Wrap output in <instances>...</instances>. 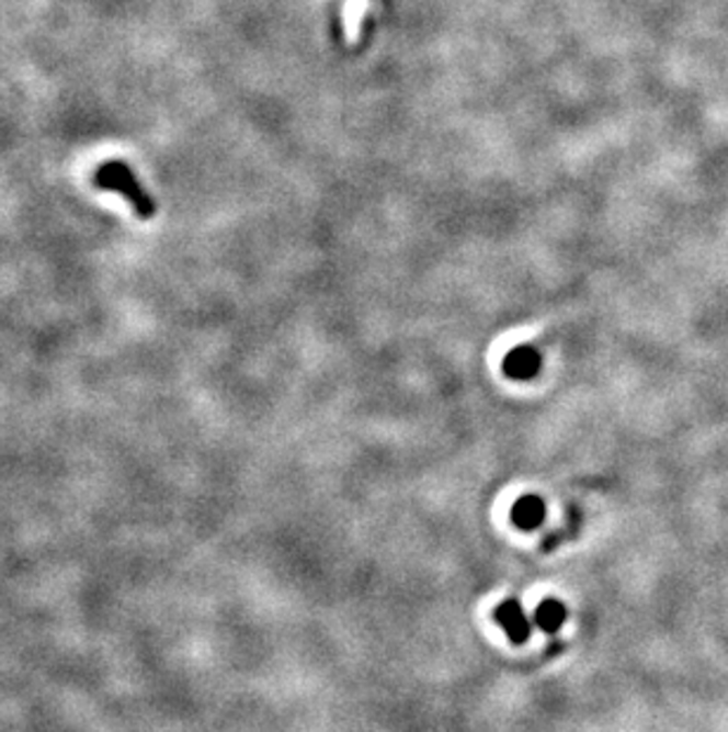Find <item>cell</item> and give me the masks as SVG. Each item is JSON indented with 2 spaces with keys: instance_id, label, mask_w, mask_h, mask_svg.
Listing matches in <instances>:
<instances>
[{
  "instance_id": "obj_1",
  "label": "cell",
  "mask_w": 728,
  "mask_h": 732,
  "mask_svg": "<svg viewBox=\"0 0 728 732\" xmlns=\"http://www.w3.org/2000/svg\"><path fill=\"white\" fill-rule=\"evenodd\" d=\"M95 185L100 190H107V192H116L124 200H128V204L133 206V212L138 214L140 218H151L157 214V202L155 198L149 195V192L143 188V183L138 181V176L133 173V169L128 167L126 161H104L98 167L95 171Z\"/></svg>"
},
{
  "instance_id": "obj_2",
  "label": "cell",
  "mask_w": 728,
  "mask_h": 732,
  "mask_svg": "<svg viewBox=\"0 0 728 732\" xmlns=\"http://www.w3.org/2000/svg\"><path fill=\"white\" fill-rule=\"evenodd\" d=\"M494 617L499 621V626H502V629L507 631V635L513 640V642H525L527 635H530V621L525 617V611L523 607L515 603V600H507L497 607L494 611Z\"/></svg>"
},
{
  "instance_id": "obj_3",
  "label": "cell",
  "mask_w": 728,
  "mask_h": 732,
  "mask_svg": "<svg viewBox=\"0 0 728 732\" xmlns=\"http://www.w3.org/2000/svg\"><path fill=\"white\" fill-rule=\"evenodd\" d=\"M544 500L537 498V496H523L521 500H515L513 505V521H515V527H521L525 531L530 529H535L542 525V519H544Z\"/></svg>"
},
{
  "instance_id": "obj_4",
  "label": "cell",
  "mask_w": 728,
  "mask_h": 732,
  "mask_svg": "<svg viewBox=\"0 0 728 732\" xmlns=\"http://www.w3.org/2000/svg\"><path fill=\"white\" fill-rule=\"evenodd\" d=\"M537 368H539V358L530 349H513L504 361L507 375L515 380H530L537 372Z\"/></svg>"
},
{
  "instance_id": "obj_5",
  "label": "cell",
  "mask_w": 728,
  "mask_h": 732,
  "mask_svg": "<svg viewBox=\"0 0 728 732\" xmlns=\"http://www.w3.org/2000/svg\"><path fill=\"white\" fill-rule=\"evenodd\" d=\"M369 10V0H345L343 5V32H345V41L357 43L360 41V29H362V20L364 14Z\"/></svg>"
},
{
  "instance_id": "obj_6",
  "label": "cell",
  "mask_w": 728,
  "mask_h": 732,
  "mask_svg": "<svg viewBox=\"0 0 728 732\" xmlns=\"http://www.w3.org/2000/svg\"><path fill=\"white\" fill-rule=\"evenodd\" d=\"M535 621L542 631L546 633H556L560 626L566 621V607L560 605L558 600H544L537 609H535Z\"/></svg>"
}]
</instances>
